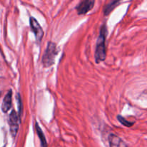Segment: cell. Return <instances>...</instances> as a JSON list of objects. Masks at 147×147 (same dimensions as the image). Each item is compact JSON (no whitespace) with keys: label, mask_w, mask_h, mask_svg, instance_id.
I'll use <instances>...</instances> for the list:
<instances>
[{"label":"cell","mask_w":147,"mask_h":147,"mask_svg":"<svg viewBox=\"0 0 147 147\" xmlns=\"http://www.w3.org/2000/svg\"><path fill=\"white\" fill-rule=\"evenodd\" d=\"M11 97H12V93H11V90L8 92L6 96L4 97V100H3L2 103V111L5 113H7L10 108L11 107Z\"/></svg>","instance_id":"obj_7"},{"label":"cell","mask_w":147,"mask_h":147,"mask_svg":"<svg viewBox=\"0 0 147 147\" xmlns=\"http://www.w3.org/2000/svg\"><path fill=\"white\" fill-rule=\"evenodd\" d=\"M57 54V50L56 45L52 42H48L47 48H46L45 52L42 57L43 65L46 67L53 65L55 63Z\"/></svg>","instance_id":"obj_2"},{"label":"cell","mask_w":147,"mask_h":147,"mask_svg":"<svg viewBox=\"0 0 147 147\" xmlns=\"http://www.w3.org/2000/svg\"><path fill=\"white\" fill-rule=\"evenodd\" d=\"M110 147H128L124 142L119 136L111 134L109 137Z\"/></svg>","instance_id":"obj_6"},{"label":"cell","mask_w":147,"mask_h":147,"mask_svg":"<svg viewBox=\"0 0 147 147\" xmlns=\"http://www.w3.org/2000/svg\"><path fill=\"white\" fill-rule=\"evenodd\" d=\"M94 3L95 1L93 0H84V1H82L76 7L78 14H84L88 12L93 7Z\"/></svg>","instance_id":"obj_5"},{"label":"cell","mask_w":147,"mask_h":147,"mask_svg":"<svg viewBox=\"0 0 147 147\" xmlns=\"http://www.w3.org/2000/svg\"><path fill=\"white\" fill-rule=\"evenodd\" d=\"M20 119L16 113L15 111H12L9 115V123L10 126V131L14 137H15L17 135V131L19 129V124H20Z\"/></svg>","instance_id":"obj_3"},{"label":"cell","mask_w":147,"mask_h":147,"mask_svg":"<svg viewBox=\"0 0 147 147\" xmlns=\"http://www.w3.org/2000/svg\"><path fill=\"white\" fill-rule=\"evenodd\" d=\"M118 4H119V1H111L110 4H108V5L106 7V9H105L104 10L105 14H106V15H108V14H109V13L113 9V8H114Z\"/></svg>","instance_id":"obj_9"},{"label":"cell","mask_w":147,"mask_h":147,"mask_svg":"<svg viewBox=\"0 0 147 147\" xmlns=\"http://www.w3.org/2000/svg\"><path fill=\"white\" fill-rule=\"evenodd\" d=\"M36 130H37V135H38L39 138H40L42 147H47V142H46V139L45 137L44 134H43L42 131V129H40V127L39 126V125L37 124V123H36Z\"/></svg>","instance_id":"obj_8"},{"label":"cell","mask_w":147,"mask_h":147,"mask_svg":"<svg viewBox=\"0 0 147 147\" xmlns=\"http://www.w3.org/2000/svg\"><path fill=\"white\" fill-rule=\"evenodd\" d=\"M30 27H31L32 30L33 31V32L34 33V35H35L37 40L41 41V40L42 39L43 34H44V32H43L41 26L40 25L38 22H37L34 17H30Z\"/></svg>","instance_id":"obj_4"},{"label":"cell","mask_w":147,"mask_h":147,"mask_svg":"<svg viewBox=\"0 0 147 147\" xmlns=\"http://www.w3.org/2000/svg\"><path fill=\"white\" fill-rule=\"evenodd\" d=\"M117 118H118V120L120 121V123H121V124L124 125L125 126H127V127H131V126H133L134 123H131V122L128 121H126L124 118L122 117L121 116H118Z\"/></svg>","instance_id":"obj_10"},{"label":"cell","mask_w":147,"mask_h":147,"mask_svg":"<svg viewBox=\"0 0 147 147\" xmlns=\"http://www.w3.org/2000/svg\"><path fill=\"white\" fill-rule=\"evenodd\" d=\"M106 29L105 26L101 28L100 32V35L98 39L96 44V50L95 53V59L97 63L100 61H103L106 57Z\"/></svg>","instance_id":"obj_1"}]
</instances>
